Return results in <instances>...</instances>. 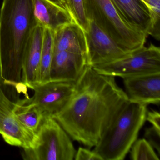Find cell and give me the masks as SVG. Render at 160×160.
I'll use <instances>...</instances> for the list:
<instances>
[{
	"mask_svg": "<svg viewBox=\"0 0 160 160\" xmlns=\"http://www.w3.org/2000/svg\"><path fill=\"white\" fill-rule=\"evenodd\" d=\"M88 57L66 51H54L49 81L76 82L86 66Z\"/></svg>",
	"mask_w": 160,
	"mask_h": 160,
	"instance_id": "11",
	"label": "cell"
},
{
	"mask_svg": "<svg viewBox=\"0 0 160 160\" xmlns=\"http://www.w3.org/2000/svg\"><path fill=\"white\" fill-rule=\"evenodd\" d=\"M88 20L100 28L125 50L132 52L145 45L148 36L127 25L110 0H83Z\"/></svg>",
	"mask_w": 160,
	"mask_h": 160,
	"instance_id": "4",
	"label": "cell"
},
{
	"mask_svg": "<svg viewBox=\"0 0 160 160\" xmlns=\"http://www.w3.org/2000/svg\"><path fill=\"white\" fill-rule=\"evenodd\" d=\"M61 1L73 21L86 32L88 28L89 22L85 13L83 0H61Z\"/></svg>",
	"mask_w": 160,
	"mask_h": 160,
	"instance_id": "18",
	"label": "cell"
},
{
	"mask_svg": "<svg viewBox=\"0 0 160 160\" xmlns=\"http://www.w3.org/2000/svg\"><path fill=\"white\" fill-rule=\"evenodd\" d=\"M129 101L144 104L159 105L160 72L122 78Z\"/></svg>",
	"mask_w": 160,
	"mask_h": 160,
	"instance_id": "10",
	"label": "cell"
},
{
	"mask_svg": "<svg viewBox=\"0 0 160 160\" xmlns=\"http://www.w3.org/2000/svg\"><path fill=\"white\" fill-rule=\"evenodd\" d=\"M146 121L151 123L152 127L160 130V114L154 110L147 111Z\"/></svg>",
	"mask_w": 160,
	"mask_h": 160,
	"instance_id": "23",
	"label": "cell"
},
{
	"mask_svg": "<svg viewBox=\"0 0 160 160\" xmlns=\"http://www.w3.org/2000/svg\"><path fill=\"white\" fill-rule=\"evenodd\" d=\"M150 11L152 28L149 35L155 40H160V0H142Z\"/></svg>",
	"mask_w": 160,
	"mask_h": 160,
	"instance_id": "20",
	"label": "cell"
},
{
	"mask_svg": "<svg viewBox=\"0 0 160 160\" xmlns=\"http://www.w3.org/2000/svg\"><path fill=\"white\" fill-rule=\"evenodd\" d=\"M92 68L102 74L122 78L160 72V48L152 44L144 45L119 59Z\"/></svg>",
	"mask_w": 160,
	"mask_h": 160,
	"instance_id": "6",
	"label": "cell"
},
{
	"mask_svg": "<svg viewBox=\"0 0 160 160\" xmlns=\"http://www.w3.org/2000/svg\"><path fill=\"white\" fill-rule=\"evenodd\" d=\"M145 138L152 147L157 150L160 155V130L152 126L147 128L145 131Z\"/></svg>",
	"mask_w": 160,
	"mask_h": 160,
	"instance_id": "21",
	"label": "cell"
},
{
	"mask_svg": "<svg viewBox=\"0 0 160 160\" xmlns=\"http://www.w3.org/2000/svg\"><path fill=\"white\" fill-rule=\"evenodd\" d=\"M76 150L70 137L54 118L45 117L31 148L23 149L28 160H73Z\"/></svg>",
	"mask_w": 160,
	"mask_h": 160,
	"instance_id": "5",
	"label": "cell"
},
{
	"mask_svg": "<svg viewBox=\"0 0 160 160\" xmlns=\"http://www.w3.org/2000/svg\"><path fill=\"white\" fill-rule=\"evenodd\" d=\"M125 23L138 31L149 35L152 28L150 11L142 0H110Z\"/></svg>",
	"mask_w": 160,
	"mask_h": 160,
	"instance_id": "12",
	"label": "cell"
},
{
	"mask_svg": "<svg viewBox=\"0 0 160 160\" xmlns=\"http://www.w3.org/2000/svg\"><path fill=\"white\" fill-rule=\"evenodd\" d=\"M54 51H66L88 57L85 31L74 21L54 31Z\"/></svg>",
	"mask_w": 160,
	"mask_h": 160,
	"instance_id": "14",
	"label": "cell"
},
{
	"mask_svg": "<svg viewBox=\"0 0 160 160\" xmlns=\"http://www.w3.org/2000/svg\"><path fill=\"white\" fill-rule=\"evenodd\" d=\"M74 160H102V157L94 150L79 147L76 151Z\"/></svg>",
	"mask_w": 160,
	"mask_h": 160,
	"instance_id": "22",
	"label": "cell"
},
{
	"mask_svg": "<svg viewBox=\"0 0 160 160\" xmlns=\"http://www.w3.org/2000/svg\"><path fill=\"white\" fill-rule=\"evenodd\" d=\"M130 151L132 160H160L153 147L145 138L137 139Z\"/></svg>",
	"mask_w": 160,
	"mask_h": 160,
	"instance_id": "19",
	"label": "cell"
},
{
	"mask_svg": "<svg viewBox=\"0 0 160 160\" xmlns=\"http://www.w3.org/2000/svg\"><path fill=\"white\" fill-rule=\"evenodd\" d=\"M129 101L115 77L88 66L75 82L72 97L54 117L72 140L94 148Z\"/></svg>",
	"mask_w": 160,
	"mask_h": 160,
	"instance_id": "1",
	"label": "cell"
},
{
	"mask_svg": "<svg viewBox=\"0 0 160 160\" xmlns=\"http://www.w3.org/2000/svg\"><path fill=\"white\" fill-rule=\"evenodd\" d=\"M52 2H54L56 4H58V5H60V6H62V7H63L62 6V4L61 1V0H50ZM64 8V7H63Z\"/></svg>",
	"mask_w": 160,
	"mask_h": 160,
	"instance_id": "24",
	"label": "cell"
},
{
	"mask_svg": "<svg viewBox=\"0 0 160 160\" xmlns=\"http://www.w3.org/2000/svg\"><path fill=\"white\" fill-rule=\"evenodd\" d=\"M14 102L6 95L0 83V134L5 142L23 149L31 148L35 135L17 119L14 114Z\"/></svg>",
	"mask_w": 160,
	"mask_h": 160,
	"instance_id": "9",
	"label": "cell"
},
{
	"mask_svg": "<svg viewBox=\"0 0 160 160\" xmlns=\"http://www.w3.org/2000/svg\"><path fill=\"white\" fill-rule=\"evenodd\" d=\"M75 86V81H48L35 86L32 97L25 99L39 108L45 117L54 118L69 102Z\"/></svg>",
	"mask_w": 160,
	"mask_h": 160,
	"instance_id": "7",
	"label": "cell"
},
{
	"mask_svg": "<svg viewBox=\"0 0 160 160\" xmlns=\"http://www.w3.org/2000/svg\"><path fill=\"white\" fill-rule=\"evenodd\" d=\"M54 52V31L49 29L44 28L38 85L50 81V70Z\"/></svg>",
	"mask_w": 160,
	"mask_h": 160,
	"instance_id": "17",
	"label": "cell"
},
{
	"mask_svg": "<svg viewBox=\"0 0 160 160\" xmlns=\"http://www.w3.org/2000/svg\"><path fill=\"white\" fill-rule=\"evenodd\" d=\"M147 105L128 101L94 147L102 160H123L146 121Z\"/></svg>",
	"mask_w": 160,
	"mask_h": 160,
	"instance_id": "3",
	"label": "cell"
},
{
	"mask_svg": "<svg viewBox=\"0 0 160 160\" xmlns=\"http://www.w3.org/2000/svg\"><path fill=\"white\" fill-rule=\"evenodd\" d=\"M32 0H3L0 10V83L27 95L22 82L24 56L34 28Z\"/></svg>",
	"mask_w": 160,
	"mask_h": 160,
	"instance_id": "2",
	"label": "cell"
},
{
	"mask_svg": "<svg viewBox=\"0 0 160 160\" xmlns=\"http://www.w3.org/2000/svg\"><path fill=\"white\" fill-rule=\"evenodd\" d=\"M13 111L18 121L29 132L35 135L45 118L40 108L25 99L15 102Z\"/></svg>",
	"mask_w": 160,
	"mask_h": 160,
	"instance_id": "16",
	"label": "cell"
},
{
	"mask_svg": "<svg viewBox=\"0 0 160 160\" xmlns=\"http://www.w3.org/2000/svg\"><path fill=\"white\" fill-rule=\"evenodd\" d=\"M44 28L37 24L34 28L24 56L22 82L32 89L38 84Z\"/></svg>",
	"mask_w": 160,
	"mask_h": 160,
	"instance_id": "13",
	"label": "cell"
},
{
	"mask_svg": "<svg viewBox=\"0 0 160 160\" xmlns=\"http://www.w3.org/2000/svg\"><path fill=\"white\" fill-rule=\"evenodd\" d=\"M88 22V28L85 32L88 66L92 67L109 63L132 52L122 48L94 21L89 20Z\"/></svg>",
	"mask_w": 160,
	"mask_h": 160,
	"instance_id": "8",
	"label": "cell"
},
{
	"mask_svg": "<svg viewBox=\"0 0 160 160\" xmlns=\"http://www.w3.org/2000/svg\"><path fill=\"white\" fill-rule=\"evenodd\" d=\"M33 15L38 25L55 31L73 22L66 9L50 0H32Z\"/></svg>",
	"mask_w": 160,
	"mask_h": 160,
	"instance_id": "15",
	"label": "cell"
}]
</instances>
